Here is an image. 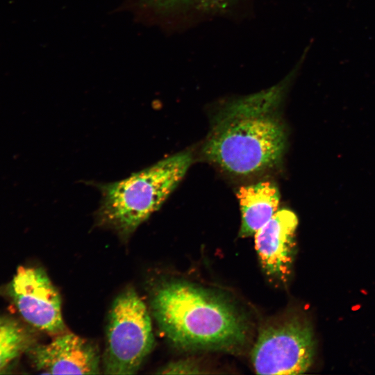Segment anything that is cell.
<instances>
[{"label":"cell","instance_id":"obj_11","mask_svg":"<svg viewBox=\"0 0 375 375\" xmlns=\"http://www.w3.org/2000/svg\"><path fill=\"white\" fill-rule=\"evenodd\" d=\"M29 346V336L16 321L0 317V373Z\"/></svg>","mask_w":375,"mask_h":375},{"label":"cell","instance_id":"obj_5","mask_svg":"<svg viewBox=\"0 0 375 375\" xmlns=\"http://www.w3.org/2000/svg\"><path fill=\"white\" fill-rule=\"evenodd\" d=\"M315 341L309 322L290 317L260 330L251 352L258 374H301L312 364Z\"/></svg>","mask_w":375,"mask_h":375},{"label":"cell","instance_id":"obj_3","mask_svg":"<svg viewBox=\"0 0 375 375\" xmlns=\"http://www.w3.org/2000/svg\"><path fill=\"white\" fill-rule=\"evenodd\" d=\"M193 161L183 151L113 182L90 184L100 192L97 224L128 238L158 210L181 183Z\"/></svg>","mask_w":375,"mask_h":375},{"label":"cell","instance_id":"obj_12","mask_svg":"<svg viewBox=\"0 0 375 375\" xmlns=\"http://www.w3.org/2000/svg\"><path fill=\"white\" fill-rule=\"evenodd\" d=\"M200 369L199 366L193 360H180L166 365L157 373L165 374H201L202 372H199Z\"/></svg>","mask_w":375,"mask_h":375},{"label":"cell","instance_id":"obj_10","mask_svg":"<svg viewBox=\"0 0 375 375\" xmlns=\"http://www.w3.org/2000/svg\"><path fill=\"white\" fill-rule=\"evenodd\" d=\"M183 11L197 22L215 18L236 17L253 3V0H180Z\"/></svg>","mask_w":375,"mask_h":375},{"label":"cell","instance_id":"obj_6","mask_svg":"<svg viewBox=\"0 0 375 375\" xmlns=\"http://www.w3.org/2000/svg\"><path fill=\"white\" fill-rule=\"evenodd\" d=\"M8 292L28 324L50 334L63 332L60 294L42 268L19 266Z\"/></svg>","mask_w":375,"mask_h":375},{"label":"cell","instance_id":"obj_8","mask_svg":"<svg viewBox=\"0 0 375 375\" xmlns=\"http://www.w3.org/2000/svg\"><path fill=\"white\" fill-rule=\"evenodd\" d=\"M297 226L296 214L281 209L253 235L262 269L267 276L280 283H285L292 272Z\"/></svg>","mask_w":375,"mask_h":375},{"label":"cell","instance_id":"obj_4","mask_svg":"<svg viewBox=\"0 0 375 375\" xmlns=\"http://www.w3.org/2000/svg\"><path fill=\"white\" fill-rule=\"evenodd\" d=\"M153 345L147 307L137 292L128 288L115 298L109 313L103 373L136 374Z\"/></svg>","mask_w":375,"mask_h":375},{"label":"cell","instance_id":"obj_1","mask_svg":"<svg viewBox=\"0 0 375 375\" xmlns=\"http://www.w3.org/2000/svg\"><path fill=\"white\" fill-rule=\"evenodd\" d=\"M307 47L278 83L227 102L213 120L203 147L204 156L228 173L247 176L276 165L285 151L281 105L301 69Z\"/></svg>","mask_w":375,"mask_h":375},{"label":"cell","instance_id":"obj_7","mask_svg":"<svg viewBox=\"0 0 375 375\" xmlns=\"http://www.w3.org/2000/svg\"><path fill=\"white\" fill-rule=\"evenodd\" d=\"M35 369L49 374H100V356L92 342L73 333L58 335L50 342L29 347Z\"/></svg>","mask_w":375,"mask_h":375},{"label":"cell","instance_id":"obj_9","mask_svg":"<svg viewBox=\"0 0 375 375\" xmlns=\"http://www.w3.org/2000/svg\"><path fill=\"white\" fill-rule=\"evenodd\" d=\"M237 196L241 211L240 237L254 235L278 210L279 191L269 181L241 187Z\"/></svg>","mask_w":375,"mask_h":375},{"label":"cell","instance_id":"obj_2","mask_svg":"<svg viewBox=\"0 0 375 375\" xmlns=\"http://www.w3.org/2000/svg\"><path fill=\"white\" fill-rule=\"evenodd\" d=\"M151 306L165 335L181 349L235 351L247 342L243 315L208 288L185 281H167L156 290Z\"/></svg>","mask_w":375,"mask_h":375}]
</instances>
